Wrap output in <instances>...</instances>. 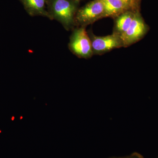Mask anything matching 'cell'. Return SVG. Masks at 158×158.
<instances>
[{"mask_svg":"<svg viewBox=\"0 0 158 158\" xmlns=\"http://www.w3.org/2000/svg\"><path fill=\"white\" fill-rule=\"evenodd\" d=\"M78 0H46L47 11L50 20L61 23L69 31L75 25V16L78 7Z\"/></svg>","mask_w":158,"mask_h":158,"instance_id":"cell-1","label":"cell"},{"mask_svg":"<svg viewBox=\"0 0 158 158\" xmlns=\"http://www.w3.org/2000/svg\"><path fill=\"white\" fill-rule=\"evenodd\" d=\"M69 48L72 52L79 58L88 59L92 56L94 53L91 40L85 27L74 30Z\"/></svg>","mask_w":158,"mask_h":158,"instance_id":"cell-2","label":"cell"},{"mask_svg":"<svg viewBox=\"0 0 158 158\" xmlns=\"http://www.w3.org/2000/svg\"><path fill=\"white\" fill-rule=\"evenodd\" d=\"M104 9L100 0H94L77 11L75 24L85 27L100 19L103 18Z\"/></svg>","mask_w":158,"mask_h":158,"instance_id":"cell-3","label":"cell"},{"mask_svg":"<svg viewBox=\"0 0 158 158\" xmlns=\"http://www.w3.org/2000/svg\"><path fill=\"white\" fill-rule=\"evenodd\" d=\"M148 29V27L139 12L136 11L128 30L120 36L123 47H126L140 40L147 33Z\"/></svg>","mask_w":158,"mask_h":158,"instance_id":"cell-4","label":"cell"},{"mask_svg":"<svg viewBox=\"0 0 158 158\" xmlns=\"http://www.w3.org/2000/svg\"><path fill=\"white\" fill-rule=\"evenodd\" d=\"M89 36L94 54H102L113 49L123 47L121 37L116 33L104 37H97L90 33Z\"/></svg>","mask_w":158,"mask_h":158,"instance_id":"cell-5","label":"cell"},{"mask_svg":"<svg viewBox=\"0 0 158 158\" xmlns=\"http://www.w3.org/2000/svg\"><path fill=\"white\" fill-rule=\"evenodd\" d=\"M27 13L31 16H42L50 19L46 9V0H19Z\"/></svg>","mask_w":158,"mask_h":158,"instance_id":"cell-6","label":"cell"},{"mask_svg":"<svg viewBox=\"0 0 158 158\" xmlns=\"http://www.w3.org/2000/svg\"><path fill=\"white\" fill-rule=\"evenodd\" d=\"M104 9V17H116L130 10L121 0H100Z\"/></svg>","mask_w":158,"mask_h":158,"instance_id":"cell-7","label":"cell"},{"mask_svg":"<svg viewBox=\"0 0 158 158\" xmlns=\"http://www.w3.org/2000/svg\"><path fill=\"white\" fill-rule=\"evenodd\" d=\"M136 11L129 10L117 16L115 21L114 33L120 36L125 33L132 22Z\"/></svg>","mask_w":158,"mask_h":158,"instance_id":"cell-8","label":"cell"},{"mask_svg":"<svg viewBox=\"0 0 158 158\" xmlns=\"http://www.w3.org/2000/svg\"><path fill=\"white\" fill-rule=\"evenodd\" d=\"M129 8L130 10L135 11L138 6V0H121Z\"/></svg>","mask_w":158,"mask_h":158,"instance_id":"cell-9","label":"cell"},{"mask_svg":"<svg viewBox=\"0 0 158 158\" xmlns=\"http://www.w3.org/2000/svg\"><path fill=\"white\" fill-rule=\"evenodd\" d=\"M109 158H144V157L140 154L137 152H134L131 155L123 157H113Z\"/></svg>","mask_w":158,"mask_h":158,"instance_id":"cell-10","label":"cell"},{"mask_svg":"<svg viewBox=\"0 0 158 158\" xmlns=\"http://www.w3.org/2000/svg\"><path fill=\"white\" fill-rule=\"evenodd\" d=\"M22 118H23L22 117H21V118H20L21 119H22Z\"/></svg>","mask_w":158,"mask_h":158,"instance_id":"cell-11","label":"cell"},{"mask_svg":"<svg viewBox=\"0 0 158 158\" xmlns=\"http://www.w3.org/2000/svg\"></svg>","mask_w":158,"mask_h":158,"instance_id":"cell-12","label":"cell"}]
</instances>
